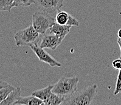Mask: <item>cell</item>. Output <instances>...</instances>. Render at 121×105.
I'll return each mask as SVG.
<instances>
[{
    "label": "cell",
    "instance_id": "8",
    "mask_svg": "<svg viewBox=\"0 0 121 105\" xmlns=\"http://www.w3.org/2000/svg\"><path fill=\"white\" fill-rule=\"evenodd\" d=\"M71 28V27L68 25H60L55 23V24L49 29L50 34L56 35L62 41L66 36L69 34Z\"/></svg>",
    "mask_w": 121,
    "mask_h": 105
},
{
    "label": "cell",
    "instance_id": "15",
    "mask_svg": "<svg viewBox=\"0 0 121 105\" xmlns=\"http://www.w3.org/2000/svg\"><path fill=\"white\" fill-rule=\"evenodd\" d=\"M15 88V87L9 84L7 86L5 87V88H3V89L0 90V103L3 100H4L6 99V97L9 95V94Z\"/></svg>",
    "mask_w": 121,
    "mask_h": 105
},
{
    "label": "cell",
    "instance_id": "12",
    "mask_svg": "<svg viewBox=\"0 0 121 105\" xmlns=\"http://www.w3.org/2000/svg\"><path fill=\"white\" fill-rule=\"evenodd\" d=\"M65 100L64 97L52 92L50 97L43 102V105H61Z\"/></svg>",
    "mask_w": 121,
    "mask_h": 105
},
{
    "label": "cell",
    "instance_id": "9",
    "mask_svg": "<svg viewBox=\"0 0 121 105\" xmlns=\"http://www.w3.org/2000/svg\"><path fill=\"white\" fill-rule=\"evenodd\" d=\"M43 105V101L36 97L31 95L28 97H20L15 105Z\"/></svg>",
    "mask_w": 121,
    "mask_h": 105
},
{
    "label": "cell",
    "instance_id": "5",
    "mask_svg": "<svg viewBox=\"0 0 121 105\" xmlns=\"http://www.w3.org/2000/svg\"><path fill=\"white\" fill-rule=\"evenodd\" d=\"M37 8L48 13H54L61 10L65 0H34Z\"/></svg>",
    "mask_w": 121,
    "mask_h": 105
},
{
    "label": "cell",
    "instance_id": "17",
    "mask_svg": "<svg viewBox=\"0 0 121 105\" xmlns=\"http://www.w3.org/2000/svg\"><path fill=\"white\" fill-rule=\"evenodd\" d=\"M121 92V71L120 70L119 72L117 75V77L116 84V88L114 89V95H116Z\"/></svg>",
    "mask_w": 121,
    "mask_h": 105
},
{
    "label": "cell",
    "instance_id": "6",
    "mask_svg": "<svg viewBox=\"0 0 121 105\" xmlns=\"http://www.w3.org/2000/svg\"><path fill=\"white\" fill-rule=\"evenodd\" d=\"M29 47L32 50V51L37 55V57H38L40 61L45 63L46 64H49L52 67L61 66V63L57 61L51 55H50L47 52L45 51L44 49L41 48L40 46H39L38 44L32 45Z\"/></svg>",
    "mask_w": 121,
    "mask_h": 105
},
{
    "label": "cell",
    "instance_id": "3",
    "mask_svg": "<svg viewBox=\"0 0 121 105\" xmlns=\"http://www.w3.org/2000/svg\"><path fill=\"white\" fill-rule=\"evenodd\" d=\"M14 39L17 47L29 46L38 44L39 34L32 26H29L23 30L17 32L15 34Z\"/></svg>",
    "mask_w": 121,
    "mask_h": 105
},
{
    "label": "cell",
    "instance_id": "20",
    "mask_svg": "<svg viewBox=\"0 0 121 105\" xmlns=\"http://www.w3.org/2000/svg\"><path fill=\"white\" fill-rule=\"evenodd\" d=\"M9 84H8L7 83L5 82V81H0V90L3 89V88H5V87L9 85Z\"/></svg>",
    "mask_w": 121,
    "mask_h": 105
},
{
    "label": "cell",
    "instance_id": "22",
    "mask_svg": "<svg viewBox=\"0 0 121 105\" xmlns=\"http://www.w3.org/2000/svg\"><path fill=\"white\" fill-rule=\"evenodd\" d=\"M117 38L121 39V29H120L117 32Z\"/></svg>",
    "mask_w": 121,
    "mask_h": 105
},
{
    "label": "cell",
    "instance_id": "13",
    "mask_svg": "<svg viewBox=\"0 0 121 105\" xmlns=\"http://www.w3.org/2000/svg\"><path fill=\"white\" fill-rule=\"evenodd\" d=\"M69 16V14H68L66 12L62 11V10L58 11L56 15V18H55L56 23L60 25H66Z\"/></svg>",
    "mask_w": 121,
    "mask_h": 105
},
{
    "label": "cell",
    "instance_id": "23",
    "mask_svg": "<svg viewBox=\"0 0 121 105\" xmlns=\"http://www.w3.org/2000/svg\"></svg>",
    "mask_w": 121,
    "mask_h": 105
},
{
    "label": "cell",
    "instance_id": "19",
    "mask_svg": "<svg viewBox=\"0 0 121 105\" xmlns=\"http://www.w3.org/2000/svg\"><path fill=\"white\" fill-rule=\"evenodd\" d=\"M112 67L115 68L117 70H120L121 69V59H116V60H114L112 62Z\"/></svg>",
    "mask_w": 121,
    "mask_h": 105
},
{
    "label": "cell",
    "instance_id": "11",
    "mask_svg": "<svg viewBox=\"0 0 121 105\" xmlns=\"http://www.w3.org/2000/svg\"><path fill=\"white\" fill-rule=\"evenodd\" d=\"M53 85H48L46 88L41 89L37 90L32 92L31 95L36 97L39 99L41 100L44 102L49 98L52 94V89Z\"/></svg>",
    "mask_w": 121,
    "mask_h": 105
},
{
    "label": "cell",
    "instance_id": "16",
    "mask_svg": "<svg viewBox=\"0 0 121 105\" xmlns=\"http://www.w3.org/2000/svg\"><path fill=\"white\" fill-rule=\"evenodd\" d=\"M34 4V0H13V7H29Z\"/></svg>",
    "mask_w": 121,
    "mask_h": 105
},
{
    "label": "cell",
    "instance_id": "21",
    "mask_svg": "<svg viewBox=\"0 0 121 105\" xmlns=\"http://www.w3.org/2000/svg\"><path fill=\"white\" fill-rule=\"evenodd\" d=\"M117 43H118L120 49H121V39L117 38Z\"/></svg>",
    "mask_w": 121,
    "mask_h": 105
},
{
    "label": "cell",
    "instance_id": "10",
    "mask_svg": "<svg viewBox=\"0 0 121 105\" xmlns=\"http://www.w3.org/2000/svg\"><path fill=\"white\" fill-rule=\"evenodd\" d=\"M21 97V88L17 87L10 92L9 95L6 97L4 100H3L0 105H15V103Z\"/></svg>",
    "mask_w": 121,
    "mask_h": 105
},
{
    "label": "cell",
    "instance_id": "2",
    "mask_svg": "<svg viewBox=\"0 0 121 105\" xmlns=\"http://www.w3.org/2000/svg\"><path fill=\"white\" fill-rule=\"evenodd\" d=\"M78 80L77 77H61L53 85L52 92L65 98L69 97L77 91Z\"/></svg>",
    "mask_w": 121,
    "mask_h": 105
},
{
    "label": "cell",
    "instance_id": "18",
    "mask_svg": "<svg viewBox=\"0 0 121 105\" xmlns=\"http://www.w3.org/2000/svg\"><path fill=\"white\" fill-rule=\"evenodd\" d=\"M66 25L69 26L71 27L73 26H76V27H78L79 26V21L76 18L69 15V18L68 20V22L66 23Z\"/></svg>",
    "mask_w": 121,
    "mask_h": 105
},
{
    "label": "cell",
    "instance_id": "1",
    "mask_svg": "<svg viewBox=\"0 0 121 105\" xmlns=\"http://www.w3.org/2000/svg\"><path fill=\"white\" fill-rule=\"evenodd\" d=\"M97 86L93 84L81 91H76L73 95L65 98L62 105H91L97 92Z\"/></svg>",
    "mask_w": 121,
    "mask_h": 105
},
{
    "label": "cell",
    "instance_id": "7",
    "mask_svg": "<svg viewBox=\"0 0 121 105\" xmlns=\"http://www.w3.org/2000/svg\"><path fill=\"white\" fill-rule=\"evenodd\" d=\"M62 41L57 36L54 34L45 35L40 43V47L43 49H49L54 50L57 49Z\"/></svg>",
    "mask_w": 121,
    "mask_h": 105
},
{
    "label": "cell",
    "instance_id": "14",
    "mask_svg": "<svg viewBox=\"0 0 121 105\" xmlns=\"http://www.w3.org/2000/svg\"><path fill=\"white\" fill-rule=\"evenodd\" d=\"M13 0H0V12H10L13 8Z\"/></svg>",
    "mask_w": 121,
    "mask_h": 105
},
{
    "label": "cell",
    "instance_id": "4",
    "mask_svg": "<svg viewBox=\"0 0 121 105\" xmlns=\"http://www.w3.org/2000/svg\"><path fill=\"white\" fill-rule=\"evenodd\" d=\"M55 23V19L44 12H35L32 15V26L39 34L45 35Z\"/></svg>",
    "mask_w": 121,
    "mask_h": 105
}]
</instances>
